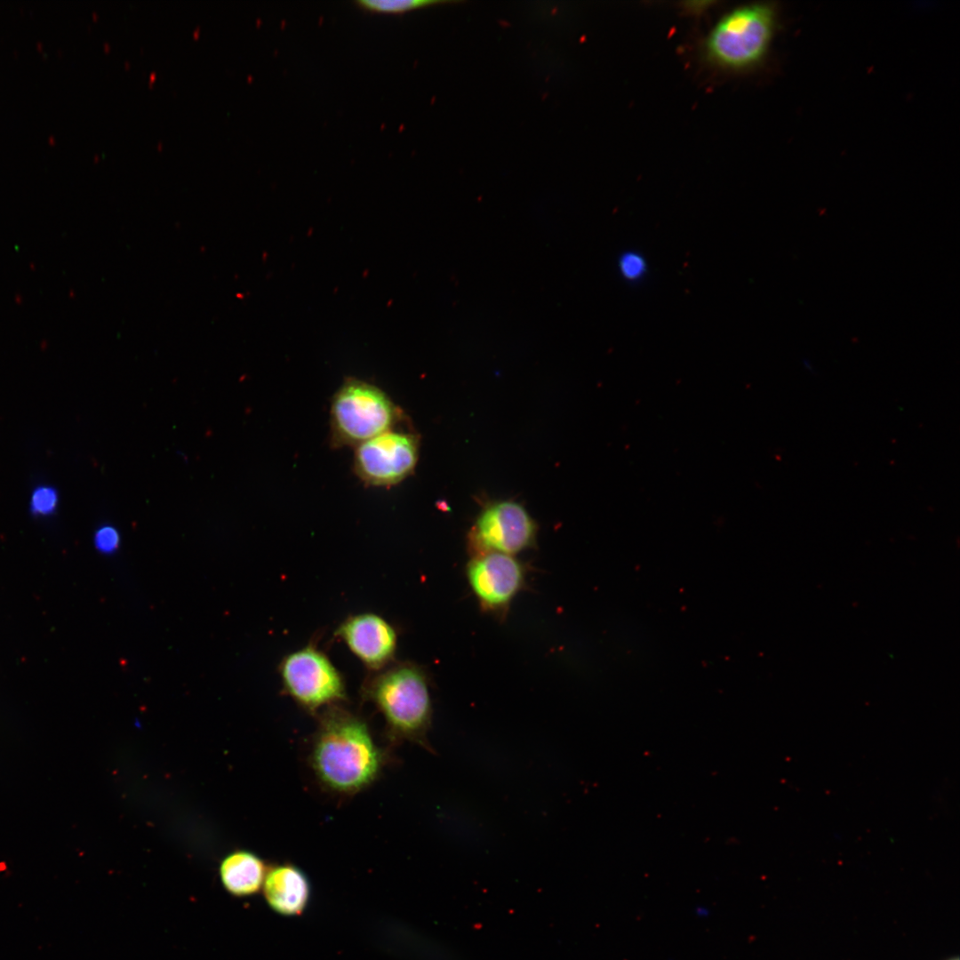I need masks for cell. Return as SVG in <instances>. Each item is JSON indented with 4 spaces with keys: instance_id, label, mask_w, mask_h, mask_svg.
<instances>
[{
    "instance_id": "cell-14",
    "label": "cell",
    "mask_w": 960,
    "mask_h": 960,
    "mask_svg": "<svg viewBox=\"0 0 960 960\" xmlns=\"http://www.w3.org/2000/svg\"><path fill=\"white\" fill-rule=\"evenodd\" d=\"M57 504L56 490L50 486H40L31 496L30 508L36 516H47L55 511Z\"/></svg>"
},
{
    "instance_id": "cell-15",
    "label": "cell",
    "mask_w": 960,
    "mask_h": 960,
    "mask_svg": "<svg viewBox=\"0 0 960 960\" xmlns=\"http://www.w3.org/2000/svg\"><path fill=\"white\" fill-rule=\"evenodd\" d=\"M94 546L103 554H111L120 544V535L112 525L100 526L94 534Z\"/></svg>"
},
{
    "instance_id": "cell-13",
    "label": "cell",
    "mask_w": 960,
    "mask_h": 960,
    "mask_svg": "<svg viewBox=\"0 0 960 960\" xmlns=\"http://www.w3.org/2000/svg\"><path fill=\"white\" fill-rule=\"evenodd\" d=\"M618 268L620 276L630 282L640 280L647 271L646 260L636 252H625L621 254L619 258Z\"/></svg>"
},
{
    "instance_id": "cell-12",
    "label": "cell",
    "mask_w": 960,
    "mask_h": 960,
    "mask_svg": "<svg viewBox=\"0 0 960 960\" xmlns=\"http://www.w3.org/2000/svg\"><path fill=\"white\" fill-rule=\"evenodd\" d=\"M440 3L432 0H360L356 4L368 11L384 13H402L412 9Z\"/></svg>"
},
{
    "instance_id": "cell-16",
    "label": "cell",
    "mask_w": 960,
    "mask_h": 960,
    "mask_svg": "<svg viewBox=\"0 0 960 960\" xmlns=\"http://www.w3.org/2000/svg\"><path fill=\"white\" fill-rule=\"evenodd\" d=\"M950 960H958V959H957V958H956V959H950Z\"/></svg>"
},
{
    "instance_id": "cell-3",
    "label": "cell",
    "mask_w": 960,
    "mask_h": 960,
    "mask_svg": "<svg viewBox=\"0 0 960 960\" xmlns=\"http://www.w3.org/2000/svg\"><path fill=\"white\" fill-rule=\"evenodd\" d=\"M330 443L334 448L356 447L392 430L404 420V411L381 388L347 377L330 404Z\"/></svg>"
},
{
    "instance_id": "cell-5",
    "label": "cell",
    "mask_w": 960,
    "mask_h": 960,
    "mask_svg": "<svg viewBox=\"0 0 960 960\" xmlns=\"http://www.w3.org/2000/svg\"><path fill=\"white\" fill-rule=\"evenodd\" d=\"M284 692L307 712L317 716L346 700V684L329 657L314 645L285 655L278 666Z\"/></svg>"
},
{
    "instance_id": "cell-10",
    "label": "cell",
    "mask_w": 960,
    "mask_h": 960,
    "mask_svg": "<svg viewBox=\"0 0 960 960\" xmlns=\"http://www.w3.org/2000/svg\"><path fill=\"white\" fill-rule=\"evenodd\" d=\"M263 892L273 910L284 916H295L300 914L308 902L310 884L300 868L284 863L267 871Z\"/></svg>"
},
{
    "instance_id": "cell-9",
    "label": "cell",
    "mask_w": 960,
    "mask_h": 960,
    "mask_svg": "<svg viewBox=\"0 0 960 960\" xmlns=\"http://www.w3.org/2000/svg\"><path fill=\"white\" fill-rule=\"evenodd\" d=\"M335 636L371 670L379 671L393 662L397 633L387 620L376 613L349 616L337 628Z\"/></svg>"
},
{
    "instance_id": "cell-2",
    "label": "cell",
    "mask_w": 960,
    "mask_h": 960,
    "mask_svg": "<svg viewBox=\"0 0 960 960\" xmlns=\"http://www.w3.org/2000/svg\"><path fill=\"white\" fill-rule=\"evenodd\" d=\"M362 695L383 716L390 742L409 741L435 753L428 738L433 715L429 681L419 665L392 662L364 682Z\"/></svg>"
},
{
    "instance_id": "cell-11",
    "label": "cell",
    "mask_w": 960,
    "mask_h": 960,
    "mask_svg": "<svg viewBox=\"0 0 960 960\" xmlns=\"http://www.w3.org/2000/svg\"><path fill=\"white\" fill-rule=\"evenodd\" d=\"M267 871L264 861L247 851L231 853L224 859L220 868L224 887L238 897L258 892L263 886Z\"/></svg>"
},
{
    "instance_id": "cell-6",
    "label": "cell",
    "mask_w": 960,
    "mask_h": 960,
    "mask_svg": "<svg viewBox=\"0 0 960 960\" xmlns=\"http://www.w3.org/2000/svg\"><path fill=\"white\" fill-rule=\"evenodd\" d=\"M420 443L416 433L384 432L355 447L353 470L368 486L396 485L413 473Z\"/></svg>"
},
{
    "instance_id": "cell-8",
    "label": "cell",
    "mask_w": 960,
    "mask_h": 960,
    "mask_svg": "<svg viewBox=\"0 0 960 960\" xmlns=\"http://www.w3.org/2000/svg\"><path fill=\"white\" fill-rule=\"evenodd\" d=\"M465 573L481 610L500 619L505 618L526 582L524 564L515 556L501 553L472 556Z\"/></svg>"
},
{
    "instance_id": "cell-7",
    "label": "cell",
    "mask_w": 960,
    "mask_h": 960,
    "mask_svg": "<svg viewBox=\"0 0 960 960\" xmlns=\"http://www.w3.org/2000/svg\"><path fill=\"white\" fill-rule=\"evenodd\" d=\"M537 524L520 504L504 500L484 508L468 534L472 556L501 553L515 556L536 543Z\"/></svg>"
},
{
    "instance_id": "cell-1",
    "label": "cell",
    "mask_w": 960,
    "mask_h": 960,
    "mask_svg": "<svg viewBox=\"0 0 960 960\" xmlns=\"http://www.w3.org/2000/svg\"><path fill=\"white\" fill-rule=\"evenodd\" d=\"M317 718L308 763L320 786L338 796L372 786L388 758L364 719L341 705L324 708Z\"/></svg>"
},
{
    "instance_id": "cell-4",
    "label": "cell",
    "mask_w": 960,
    "mask_h": 960,
    "mask_svg": "<svg viewBox=\"0 0 960 960\" xmlns=\"http://www.w3.org/2000/svg\"><path fill=\"white\" fill-rule=\"evenodd\" d=\"M777 26L774 6L756 3L724 15L708 35L704 52L713 64L730 70H746L765 58Z\"/></svg>"
}]
</instances>
